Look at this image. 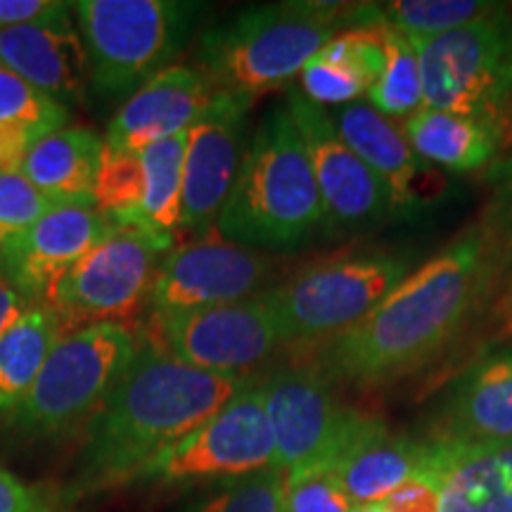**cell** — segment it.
<instances>
[{"label":"cell","mask_w":512,"mask_h":512,"mask_svg":"<svg viewBox=\"0 0 512 512\" xmlns=\"http://www.w3.org/2000/svg\"><path fill=\"white\" fill-rule=\"evenodd\" d=\"M486 252L479 226L448 242L401 280L354 328L306 344V363L328 382H394L434 361L486 302Z\"/></svg>","instance_id":"6da1fadb"},{"label":"cell","mask_w":512,"mask_h":512,"mask_svg":"<svg viewBox=\"0 0 512 512\" xmlns=\"http://www.w3.org/2000/svg\"><path fill=\"white\" fill-rule=\"evenodd\" d=\"M242 377L188 366L152 339L88 422L72 494L143 479L155 460L221 411Z\"/></svg>","instance_id":"7a4b0ae2"},{"label":"cell","mask_w":512,"mask_h":512,"mask_svg":"<svg viewBox=\"0 0 512 512\" xmlns=\"http://www.w3.org/2000/svg\"><path fill=\"white\" fill-rule=\"evenodd\" d=\"M323 226V204L287 105L256 126L216 233L247 249H294Z\"/></svg>","instance_id":"3957f363"},{"label":"cell","mask_w":512,"mask_h":512,"mask_svg":"<svg viewBox=\"0 0 512 512\" xmlns=\"http://www.w3.org/2000/svg\"><path fill=\"white\" fill-rule=\"evenodd\" d=\"M354 5L320 0L249 5L204 29L197 67L216 91L256 98L302 74L330 38L351 27Z\"/></svg>","instance_id":"277c9868"},{"label":"cell","mask_w":512,"mask_h":512,"mask_svg":"<svg viewBox=\"0 0 512 512\" xmlns=\"http://www.w3.org/2000/svg\"><path fill=\"white\" fill-rule=\"evenodd\" d=\"M88 57V81L105 95H133L171 67L202 15L183 0H81L74 3Z\"/></svg>","instance_id":"5b68a950"},{"label":"cell","mask_w":512,"mask_h":512,"mask_svg":"<svg viewBox=\"0 0 512 512\" xmlns=\"http://www.w3.org/2000/svg\"><path fill=\"white\" fill-rule=\"evenodd\" d=\"M124 323L88 325L62 335L10 425L29 439H50L91 422L136 356Z\"/></svg>","instance_id":"8992f818"},{"label":"cell","mask_w":512,"mask_h":512,"mask_svg":"<svg viewBox=\"0 0 512 512\" xmlns=\"http://www.w3.org/2000/svg\"><path fill=\"white\" fill-rule=\"evenodd\" d=\"M420 60L422 107L496 124L512 100V10H494L441 36L411 41ZM498 126V124H496Z\"/></svg>","instance_id":"52a82bcc"},{"label":"cell","mask_w":512,"mask_h":512,"mask_svg":"<svg viewBox=\"0 0 512 512\" xmlns=\"http://www.w3.org/2000/svg\"><path fill=\"white\" fill-rule=\"evenodd\" d=\"M408 275V261L389 252H363L318 261L266 292L280 344L323 342L354 328Z\"/></svg>","instance_id":"ba28073f"},{"label":"cell","mask_w":512,"mask_h":512,"mask_svg":"<svg viewBox=\"0 0 512 512\" xmlns=\"http://www.w3.org/2000/svg\"><path fill=\"white\" fill-rule=\"evenodd\" d=\"M174 242L136 228H114L69 271L48 306L60 320V332L69 335L88 325L119 323L117 318L136 311L150 299L157 271Z\"/></svg>","instance_id":"9c48e42d"},{"label":"cell","mask_w":512,"mask_h":512,"mask_svg":"<svg viewBox=\"0 0 512 512\" xmlns=\"http://www.w3.org/2000/svg\"><path fill=\"white\" fill-rule=\"evenodd\" d=\"M261 396L275 444V467L287 475L330 470L366 413L342 406L330 382L304 366L275 368L261 382Z\"/></svg>","instance_id":"30bf717a"},{"label":"cell","mask_w":512,"mask_h":512,"mask_svg":"<svg viewBox=\"0 0 512 512\" xmlns=\"http://www.w3.org/2000/svg\"><path fill=\"white\" fill-rule=\"evenodd\" d=\"M152 339L188 366L240 377L280 347L266 292L245 302L155 316Z\"/></svg>","instance_id":"8fae6325"},{"label":"cell","mask_w":512,"mask_h":512,"mask_svg":"<svg viewBox=\"0 0 512 512\" xmlns=\"http://www.w3.org/2000/svg\"><path fill=\"white\" fill-rule=\"evenodd\" d=\"M275 467V444L259 387H242L219 413L164 451L143 479L247 477Z\"/></svg>","instance_id":"7c38bea8"},{"label":"cell","mask_w":512,"mask_h":512,"mask_svg":"<svg viewBox=\"0 0 512 512\" xmlns=\"http://www.w3.org/2000/svg\"><path fill=\"white\" fill-rule=\"evenodd\" d=\"M285 105L316 178L325 230L356 233L382 221L394 209L392 192L339 138L330 112L311 102L299 88H290Z\"/></svg>","instance_id":"4fadbf2b"},{"label":"cell","mask_w":512,"mask_h":512,"mask_svg":"<svg viewBox=\"0 0 512 512\" xmlns=\"http://www.w3.org/2000/svg\"><path fill=\"white\" fill-rule=\"evenodd\" d=\"M273 264L256 249L223 240L219 233L185 242L164 256L150 304L155 316L223 306L264 294Z\"/></svg>","instance_id":"5bb4252c"},{"label":"cell","mask_w":512,"mask_h":512,"mask_svg":"<svg viewBox=\"0 0 512 512\" xmlns=\"http://www.w3.org/2000/svg\"><path fill=\"white\" fill-rule=\"evenodd\" d=\"M114 228L95 204H53L0 249V275L27 304H46L55 285Z\"/></svg>","instance_id":"9a60e30c"},{"label":"cell","mask_w":512,"mask_h":512,"mask_svg":"<svg viewBox=\"0 0 512 512\" xmlns=\"http://www.w3.org/2000/svg\"><path fill=\"white\" fill-rule=\"evenodd\" d=\"M254 98L216 91L214 102L188 131L183 162L181 228L190 233H214L242 155H245L247 114Z\"/></svg>","instance_id":"2e32d148"},{"label":"cell","mask_w":512,"mask_h":512,"mask_svg":"<svg viewBox=\"0 0 512 512\" xmlns=\"http://www.w3.org/2000/svg\"><path fill=\"white\" fill-rule=\"evenodd\" d=\"M432 441L448 446H494L512 441V347L491 349L453 380Z\"/></svg>","instance_id":"e0dca14e"},{"label":"cell","mask_w":512,"mask_h":512,"mask_svg":"<svg viewBox=\"0 0 512 512\" xmlns=\"http://www.w3.org/2000/svg\"><path fill=\"white\" fill-rule=\"evenodd\" d=\"M216 88L200 69L171 64L128 95L102 143L110 150L143 152L157 140L188 131L214 102Z\"/></svg>","instance_id":"ac0fdd59"},{"label":"cell","mask_w":512,"mask_h":512,"mask_svg":"<svg viewBox=\"0 0 512 512\" xmlns=\"http://www.w3.org/2000/svg\"><path fill=\"white\" fill-rule=\"evenodd\" d=\"M0 62L64 107L83 100L88 57L72 19L0 31Z\"/></svg>","instance_id":"d6986e66"},{"label":"cell","mask_w":512,"mask_h":512,"mask_svg":"<svg viewBox=\"0 0 512 512\" xmlns=\"http://www.w3.org/2000/svg\"><path fill=\"white\" fill-rule=\"evenodd\" d=\"M432 444L396 437L380 418L368 415L330 472L339 479L356 508L377 505L394 489L430 467Z\"/></svg>","instance_id":"ffe728a7"},{"label":"cell","mask_w":512,"mask_h":512,"mask_svg":"<svg viewBox=\"0 0 512 512\" xmlns=\"http://www.w3.org/2000/svg\"><path fill=\"white\" fill-rule=\"evenodd\" d=\"M427 475L437 477L441 512H512V441L448 446L432 441Z\"/></svg>","instance_id":"44dd1931"},{"label":"cell","mask_w":512,"mask_h":512,"mask_svg":"<svg viewBox=\"0 0 512 512\" xmlns=\"http://www.w3.org/2000/svg\"><path fill=\"white\" fill-rule=\"evenodd\" d=\"M384 67L382 29L354 27L339 31L299 74L302 91L320 107H342L368 95Z\"/></svg>","instance_id":"7402d4cb"},{"label":"cell","mask_w":512,"mask_h":512,"mask_svg":"<svg viewBox=\"0 0 512 512\" xmlns=\"http://www.w3.org/2000/svg\"><path fill=\"white\" fill-rule=\"evenodd\" d=\"M332 124L339 138L347 143L366 166L392 192V207H411L418 200L415 178L420 174V162L399 131L384 114L368 102H349L332 107Z\"/></svg>","instance_id":"603a6c76"},{"label":"cell","mask_w":512,"mask_h":512,"mask_svg":"<svg viewBox=\"0 0 512 512\" xmlns=\"http://www.w3.org/2000/svg\"><path fill=\"white\" fill-rule=\"evenodd\" d=\"M102 152L98 133L67 126L31 147L19 171L50 204H93Z\"/></svg>","instance_id":"cb8c5ba5"},{"label":"cell","mask_w":512,"mask_h":512,"mask_svg":"<svg viewBox=\"0 0 512 512\" xmlns=\"http://www.w3.org/2000/svg\"><path fill=\"white\" fill-rule=\"evenodd\" d=\"M415 155L451 171H477L501 147V128L484 119L437 110H418L403 124Z\"/></svg>","instance_id":"d4e9b609"},{"label":"cell","mask_w":512,"mask_h":512,"mask_svg":"<svg viewBox=\"0 0 512 512\" xmlns=\"http://www.w3.org/2000/svg\"><path fill=\"white\" fill-rule=\"evenodd\" d=\"M62 337L60 320L48 304H29L0 337V413H15L27 399Z\"/></svg>","instance_id":"484cf974"},{"label":"cell","mask_w":512,"mask_h":512,"mask_svg":"<svg viewBox=\"0 0 512 512\" xmlns=\"http://www.w3.org/2000/svg\"><path fill=\"white\" fill-rule=\"evenodd\" d=\"M69 110L36 91L0 62V166L19 171L24 157L50 133L67 128Z\"/></svg>","instance_id":"4316f807"},{"label":"cell","mask_w":512,"mask_h":512,"mask_svg":"<svg viewBox=\"0 0 512 512\" xmlns=\"http://www.w3.org/2000/svg\"><path fill=\"white\" fill-rule=\"evenodd\" d=\"M498 3L489 0H392V3H356L351 29H389L415 38L441 36L460 29L491 12Z\"/></svg>","instance_id":"83f0119b"},{"label":"cell","mask_w":512,"mask_h":512,"mask_svg":"<svg viewBox=\"0 0 512 512\" xmlns=\"http://www.w3.org/2000/svg\"><path fill=\"white\" fill-rule=\"evenodd\" d=\"M188 131L157 140L138 152L145 174V200L136 230L166 242H174L176 230H181L183 162Z\"/></svg>","instance_id":"f1b7e54d"},{"label":"cell","mask_w":512,"mask_h":512,"mask_svg":"<svg viewBox=\"0 0 512 512\" xmlns=\"http://www.w3.org/2000/svg\"><path fill=\"white\" fill-rule=\"evenodd\" d=\"M491 185L482 221L477 223L486 252V292L498 294V309L512 302V159L489 171Z\"/></svg>","instance_id":"f546056e"},{"label":"cell","mask_w":512,"mask_h":512,"mask_svg":"<svg viewBox=\"0 0 512 512\" xmlns=\"http://www.w3.org/2000/svg\"><path fill=\"white\" fill-rule=\"evenodd\" d=\"M384 67L370 86L368 100L384 117L415 114L422 107L420 60L406 36L382 29Z\"/></svg>","instance_id":"4dcf8cb0"},{"label":"cell","mask_w":512,"mask_h":512,"mask_svg":"<svg viewBox=\"0 0 512 512\" xmlns=\"http://www.w3.org/2000/svg\"><path fill=\"white\" fill-rule=\"evenodd\" d=\"M145 200V174L138 152L105 147L98 178L93 185V204L117 228H136Z\"/></svg>","instance_id":"1f68e13d"},{"label":"cell","mask_w":512,"mask_h":512,"mask_svg":"<svg viewBox=\"0 0 512 512\" xmlns=\"http://www.w3.org/2000/svg\"><path fill=\"white\" fill-rule=\"evenodd\" d=\"M287 472L280 467L233 479L190 512H283Z\"/></svg>","instance_id":"d6a6232c"},{"label":"cell","mask_w":512,"mask_h":512,"mask_svg":"<svg viewBox=\"0 0 512 512\" xmlns=\"http://www.w3.org/2000/svg\"><path fill=\"white\" fill-rule=\"evenodd\" d=\"M339 479L330 470L287 475L283 512H356Z\"/></svg>","instance_id":"836d02e7"},{"label":"cell","mask_w":512,"mask_h":512,"mask_svg":"<svg viewBox=\"0 0 512 512\" xmlns=\"http://www.w3.org/2000/svg\"><path fill=\"white\" fill-rule=\"evenodd\" d=\"M53 207L22 171L0 166V249Z\"/></svg>","instance_id":"e575fe53"},{"label":"cell","mask_w":512,"mask_h":512,"mask_svg":"<svg viewBox=\"0 0 512 512\" xmlns=\"http://www.w3.org/2000/svg\"><path fill=\"white\" fill-rule=\"evenodd\" d=\"M74 3L62 0H0V31L72 19Z\"/></svg>","instance_id":"d590c367"},{"label":"cell","mask_w":512,"mask_h":512,"mask_svg":"<svg viewBox=\"0 0 512 512\" xmlns=\"http://www.w3.org/2000/svg\"><path fill=\"white\" fill-rule=\"evenodd\" d=\"M382 512H441V494L437 477L415 475L377 503Z\"/></svg>","instance_id":"8d00e7d4"},{"label":"cell","mask_w":512,"mask_h":512,"mask_svg":"<svg viewBox=\"0 0 512 512\" xmlns=\"http://www.w3.org/2000/svg\"><path fill=\"white\" fill-rule=\"evenodd\" d=\"M0 512H50L31 486L0 465Z\"/></svg>","instance_id":"74e56055"},{"label":"cell","mask_w":512,"mask_h":512,"mask_svg":"<svg viewBox=\"0 0 512 512\" xmlns=\"http://www.w3.org/2000/svg\"><path fill=\"white\" fill-rule=\"evenodd\" d=\"M27 302H24L19 294L8 285V280L0 275V337L5 335V330L10 328L15 320L22 316V311L27 309Z\"/></svg>","instance_id":"f35d334b"},{"label":"cell","mask_w":512,"mask_h":512,"mask_svg":"<svg viewBox=\"0 0 512 512\" xmlns=\"http://www.w3.org/2000/svg\"><path fill=\"white\" fill-rule=\"evenodd\" d=\"M498 313L503 316V332H512V302L498 309Z\"/></svg>","instance_id":"ab89813d"},{"label":"cell","mask_w":512,"mask_h":512,"mask_svg":"<svg viewBox=\"0 0 512 512\" xmlns=\"http://www.w3.org/2000/svg\"><path fill=\"white\" fill-rule=\"evenodd\" d=\"M356 512H382L380 505H366V508H358Z\"/></svg>","instance_id":"60d3db41"}]
</instances>
